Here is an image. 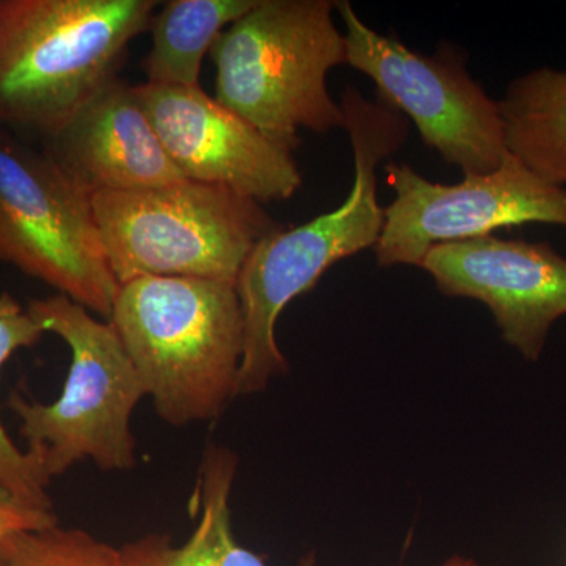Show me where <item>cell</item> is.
Here are the masks:
<instances>
[{
  "label": "cell",
  "instance_id": "cell-1",
  "mask_svg": "<svg viewBox=\"0 0 566 566\" xmlns=\"http://www.w3.org/2000/svg\"><path fill=\"white\" fill-rule=\"evenodd\" d=\"M340 104L353 145L352 191L334 211L263 238L234 285L244 316L238 397L263 392L271 379L289 371L275 340V326L286 305L315 289L335 263L375 249L385 229L376 169L400 150L408 137V122L385 104L368 102L353 85L345 88Z\"/></svg>",
  "mask_w": 566,
  "mask_h": 566
},
{
  "label": "cell",
  "instance_id": "cell-2",
  "mask_svg": "<svg viewBox=\"0 0 566 566\" xmlns=\"http://www.w3.org/2000/svg\"><path fill=\"white\" fill-rule=\"evenodd\" d=\"M107 322L164 422H211L238 397L244 316L233 283L137 277L122 283Z\"/></svg>",
  "mask_w": 566,
  "mask_h": 566
},
{
  "label": "cell",
  "instance_id": "cell-3",
  "mask_svg": "<svg viewBox=\"0 0 566 566\" xmlns=\"http://www.w3.org/2000/svg\"><path fill=\"white\" fill-rule=\"evenodd\" d=\"M156 0H0V126L50 137L117 76Z\"/></svg>",
  "mask_w": 566,
  "mask_h": 566
},
{
  "label": "cell",
  "instance_id": "cell-4",
  "mask_svg": "<svg viewBox=\"0 0 566 566\" xmlns=\"http://www.w3.org/2000/svg\"><path fill=\"white\" fill-rule=\"evenodd\" d=\"M335 10L331 0H256L212 44L214 98L290 151L300 129H345L344 107L327 88L329 71L346 65Z\"/></svg>",
  "mask_w": 566,
  "mask_h": 566
},
{
  "label": "cell",
  "instance_id": "cell-5",
  "mask_svg": "<svg viewBox=\"0 0 566 566\" xmlns=\"http://www.w3.org/2000/svg\"><path fill=\"white\" fill-rule=\"evenodd\" d=\"M28 311L71 352L57 400L40 403L17 390L7 401L20 419L28 455L48 480L84 460L102 471H129L137 464L132 416L147 392L120 337L63 294L31 300Z\"/></svg>",
  "mask_w": 566,
  "mask_h": 566
},
{
  "label": "cell",
  "instance_id": "cell-6",
  "mask_svg": "<svg viewBox=\"0 0 566 566\" xmlns=\"http://www.w3.org/2000/svg\"><path fill=\"white\" fill-rule=\"evenodd\" d=\"M92 210L120 285L147 275L237 285L253 248L282 229L263 203L192 180L95 193Z\"/></svg>",
  "mask_w": 566,
  "mask_h": 566
},
{
  "label": "cell",
  "instance_id": "cell-7",
  "mask_svg": "<svg viewBox=\"0 0 566 566\" xmlns=\"http://www.w3.org/2000/svg\"><path fill=\"white\" fill-rule=\"evenodd\" d=\"M0 262L111 318L120 283L77 189L40 145L0 126Z\"/></svg>",
  "mask_w": 566,
  "mask_h": 566
},
{
  "label": "cell",
  "instance_id": "cell-8",
  "mask_svg": "<svg viewBox=\"0 0 566 566\" xmlns=\"http://www.w3.org/2000/svg\"><path fill=\"white\" fill-rule=\"evenodd\" d=\"M345 24L346 65L370 77L378 99L405 114L427 147L464 175H482L504 164V125L497 102L469 74L468 55L442 44L431 55L374 31L354 11L337 2Z\"/></svg>",
  "mask_w": 566,
  "mask_h": 566
},
{
  "label": "cell",
  "instance_id": "cell-9",
  "mask_svg": "<svg viewBox=\"0 0 566 566\" xmlns=\"http://www.w3.org/2000/svg\"><path fill=\"white\" fill-rule=\"evenodd\" d=\"M386 172L395 199L375 245L381 268H420L434 245L488 237L502 227H566V188L542 180L510 153L494 172L464 175L455 185L427 180L406 164H389Z\"/></svg>",
  "mask_w": 566,
  "mask_h": 566
},
{
  "label": "cell",
  "instance_id": "cell-10",
  "mask_svg": "<svg viewBox=\"0 0 566 566\" xmlns=\"http://www.w3.org/2000/svg\"><path fill=\"white\" fill-rule=\"evenodd\" d=\"M186 180L223 186L260 203L292 199L303 186L293 151L274 144L202 87L134 85Z\"/></svg>",
  "mask_w": 566,
  "mask_h": 566
},
{
  "label": "cell",
  "instance_id": "cell-11",
  "mask_svg": "<svg viewBox=\"0 0 566 566\" xmlns=\"http://www.w3.org/2000/svg\"><path fill=\"white\" fill-rule=\"evenodd\" d=\"M420 268L446 296L485 304L502 338L531 363L566 315V259L547 243L488 234L434 245Z\"/></svg>",
  "mask_w": 566,
  "mask_h": 566
},
{
  "label": "cell",
  "instance_id": "cell-12",
  "mask_svg": "<svg viewBox=\"0 0 566 566\" xmlns=\"http://www.w3.org/2000/svg\"><path fill=\"white\" fill-rule=\"evenodd\" d=\"M40 147L77 189L139 191L186 180L170 156L134 85L112 77Z\"/></svg>",
  "mask_w": 566,
  "mask_h": 566
},
{
  "label": "cell",
  "instance_id": "cell-13",
  "mask_svg": "<svg viewBox=\"0 0 566 566\" xmlns=\"http://www.w3.org/2000/svg\"><path fill=\"white\" fill-rule=\"evenodd\" d=\"M237 453L211 444L205 449L192 497L199 523L188 542L175 546L164 534H148L123 545V566H270L264 557L241 546L232 528V495Z\"/></svg>",
  "mask_w": 566,
  "mask_h": 566
},
{
  "label": "cell",
  "instance_id": "cell-14",
  "mask_svg": "<svg viewBox=\"0 0 566 566\" xmlns=\"http://www.w3.org/2000/svg\"><path fill=\"white\" fill-rule=\"evenodd\" d=\"M497 106L510 155L566 188V70L528 71L510 82Z\"/></svg>",
  "mask_w": 566,
  "mask_h": 566
},
{
  "label": "cell",
  "instance_id": "cell-15",
  "mask_svg": "<svg viewBox=\"0 0 566 566\" xmlns=\"http://www.w3.org/2000/svg\"><path fill=\"white\" fill-rule=\"evenodd\" d=\"M256 0H170L151 20V50L142 63L147 84L200 87L205 55Z\"/></svg>",
  "mask_w": 566,
  "mask_h": 566
},
{
  "label": "cell",
  "instance_id": "cell-16",
  "mask_svg": "<svg viewBox=\"0 0 566 566\" xmlns=\"http://www.w3.org/2000/svg\"><path fill=\"white\" fill-rule=\"evenodd\" d=\"M43 327L22 307L20 301L3 292L0 294V370L18 349L33 348L43 338ZM0 482L25 504L41 510H52L48 494L51 480L41 472L35 461L21 452L11 441L0 420Z\"/></svg>",
  "mask_w": 566,
  "mask_h": 566
},
{
  "label": "cell",
  "instance_id": "cell-17",
  "mask_svg": "<svg viewBox=\"0 0 566 566\" xmlns=\"http://www.w3.org/2000/svg\"><path fill=\"white\" fill-rule=\"evenodd\" d=\"M0 557L6 566H123L117 547L59 524L2 539Z\"/></svg>",
  "mask_w": 566,
  "mask_h": 566
},
{
  "label": "cell",
  "instance_id": "cell-18",
  "mask_svg": "<svg viewBox=\"0 0 566 566\" xmlns=\"http://www.w3.org/2000/svg\"><path fill=\"white\" fill-rule=\"evenodd\" d=\"M57 524L54 510L25 504L0 482V542L21 532L44 531Z\"/></svg>",
  "mask_w": 566,
  "mask_h": 566
},
{
  "label": "cell",
  "instance_id": "cell-19",
  "mask_svg": "<svg viewBox=\"0 0 566 566\" xmlns=\"http://www.w3.org/2000/svg\"><path fill=\"white\" fill-rule=\"evenodd\" d=\"M300 566H316V558L315 553L307 554L303 558V560L300 562ZM438 566H479L475 564L472 558L463 557V556H452L447 558L446 562H442L441 565Z\"/></svg>",
  "mask_w": 566,
  "mask_h": 566
},
{
  "label": "cell",
  "instance_id": "cell-20",
  "mask_svg": "<svg viewBox=\"0 0 566 566\" xmlns=\"http://www.w3.org/2000/svg\"><path fill=\"white\" fill-rule=\"evenodd\" d=\"M0 566H6V564H3L2 557H0Z\"/></svg>",
  "mask_w": 566,
  "mask_h": 566
}]
</instances>
